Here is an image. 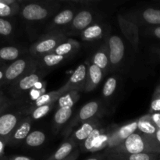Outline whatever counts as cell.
Returning <instances> with one entry per match:
<instances>
[{
	"label": "cell",
	"instance_id": "obj_1",
	"mask_svg": "<svg viewBox=\"0 0 160 160\" xmlns=\"http://www.w3.org/2000/svg\"><path fill=\"white\" fill-rule=\"evenodd\" d=\"M103 152L123 153V154H138V153L160 154V147L151 137H147L138 131H136L129 136L120 145L112 149L104 151Z\"/></svg>",
	"mask_w": 160,
	"mask_h": 160
},
{
	"label": "cell",
	"instance_id": "obj_2",
	"mask_svg": "<svg viewBox=\"0 0 160 160\" xmlns=\"http://www.w3.org/2000/svg\"><path fill=\"white\" fill-rule=\"evenodd\" d=\"M59 7V2H30L21 6L20 14L23 21L27 23L40 24L52 16Z\"/></svg>",
	"mask_w": 160,
	"mask_h": 160
},
{
	"label": "cell",
	"instance_id": "obj_3",
	"mask_svg": "<svg viewBox=\"0 0 160 160\" xmlns=\"http://www.w3.org/2000/svg\"><path fill=\"white\" fill-rule=\"evenodd\" d=\"M38 67V64L35 58L31 56L29 52L23 55L17 60L6 66L2 86L11 85Z\"/></svg>",
	"mask_w": 160,
	"mask_h": 160
},
{
	"label": "cell",
	"instance_id": "obj_4",
	"mask_svg": "<svg viewBox=\"0 0 160 160\" xmlns=\"http://www.w3.org/2000/svg\"><path fill=\"white\" fill-rule=\"evenodd\" d=\"M102 105L99 100H92L82 106L77 115L68 123L62 135L65 139L68 138L74 131L75 128H78L85 122L95 118H102Z\"/></svg>",
	"mask_w": 160,
	"mask_h": 160
},
{
	"label": "cell",
	"instance_id": "obj_5",
	"mask_svg": "<svg viewBox=\"0 0 160 160\" xmlns=\"http://www.w3.org/2000/svg\"><path fill=\"white\" fill-rule=\"evenodd\" d=\"M48 73V70L38 67L33 71L9 85V92L14 99L18 100L25 96L28 92H30L38 83L42 82L43 78Z\"/></svg>",
	"mask_w": 160,
	"mask_h": 160
},
{
	"label": "cell",
	"instance_id": "obj_6",
	"mask_svg": "<svg viewBox=\"0 0 160 160\" xmlns=\"http://www.w3.org/2000/svg\"><path fill=\"white\" fill-rule=\"evenodd\" d=\"M67 38V34L63 33L43 34L30 46L28 52L34 58L38 59L45 55L53 52L56 47Z\"/></svg>",
	"mask_w": 160,
	"mask_h": 160
},
{
	"label": "cell",
	"instance_id": "obj_7",
	"mask_svg": "<svg viewBox=\"0 0 160 160\" xmlns=\"http://www.w3.org/2000/svg\"><path fill=\"white\" fill-rule=\"evenodd\" d=\"M11 104V102H9L0 111V140L6 144H7L12 131L25 117L21 109L17 110L9 109Z\"/></svg>",
	"mask_w": 160,
	"mask_h": 160
},
{
	"label": "cell",
	"instance_id": "obj_8",
	"mask_svg": "<svg viewBox=\"0 0 160 160\" xmlns=\"http://www.w3.org/2000/svg\"><path fill=\"white\" fill-rule=\"evenodd\" d=\"M74 6L65 8L56 13L44 28V34L63 33L67 34L72 20L77 13Z\"/></svg>",
	"mask_w": 160,
	"mask_h": 160
},
{
	"label": "cell",
	"instance_id": "obj_9",
	"mask_svg": "<svg viewBox=\"0 0 160 160\" xmlns=\"http://www.w3.org/2000/svg\"><path fill=\"white\" fill-rule=\"evenodd\" d=\"M98 12L93 9H84L78 11L72 20L67 36L81 35V33L91 25L98 23Z\"/></svg>",
	"mask_w": 160,
	"mask_h": 160
},
{
	"label": "cell",
	"instance_id": "obj_10",
	"mask_svg": "<svg viewBox=\"0 0 160 160\" xmlns=\"http://www.w3.org/2000/svg\"><path fill=\"white\" fill-rule=\"evenodd\" d=\"M88 71V63L80 64L75 69L66 84L57 90L59 95H62L70 91H77L79 92H83L87 82Z\"/></svg>",
	"mask_w": 160,
	"mask_h": 160
},
{
	"label": "cell",
	"instance_id": "obj_11",
	"mask_svg": "<svg viewBox=\"0 0 160 160\" xmlns=\"http://www.w3.org/2000/svg\"><path fill=\"white\" fill-rule=\"evenodd\" d=\"M110 71L118 70L123 63L125 57V44L118 35L112 34L108 37Z\"/></svg>",
	"mask_w": 160,
	"mask_h": 160
},
{
	"label": "cell",
	"instance_id": "obj_12",
	"mask_svg": "<svg viewBox=\"0 0 160 160\" xmlns=\"http://www.w3.org/2000/svg\"><path fill=\"white\" fill-rule=\"evenodd\" d=\"M136 131H138V120H133L123 126L109 129V138L105 151L112 149L120 145Z\"/></svg>",
	"mask_w": 160,
	"mask_h": 160
},
{
	"label": "cell",
	"instance_id": "obj_13",
	"mask_svg": "<svg viewBox=\"0 0 160 160\" xmlns=\"http://www.w3.org/2000/svg\"><path fill=\"white\" fill-rule=\"evenodd\" d=\"M125 17L138 26H146L147 28L160 26V9H158L147 8L131 12Z\"/></svg>",
	"mask_w": 160,
	"mask_h": 160
},
{
	"label": "cell",
	"instance_id": "obj_14",
	"mask_svg": "<svg viewBox=\"0 0 160 160\" xmlns=\"http://www.w3.org/2000/svg\"><path fill=\"white\" fill-rule=\"evenodd\" d=\"M117 20L124 37L128 39L133 48L135 51H138L140 45V31L138 25L121 14L118 15Z\"/></svg>",
	"mask_w": 160,
	"mask_h": 160
},
{
	"label": "cell",
	"instance_id": "obj_15",
	"mask_svg": "<svg viewBox=\"0 0 160 160\" xmlns=\"http://www.w3.org/2000/svg\"><path fill=\"white\" fill-rule=\"evenodd\" d=\"M32 121L33 120H31V117H28V116H25L20 120V122L18 123L17 128L14 129V131H12L6 145L17 147L23 144L28 134L31 132Z\"/></svg>",
	"mask_w": 160,
	"mask_h": 160
},
{
	"label": "cell",
	"instance_id": "obj_16",
	"mask_svg": "<svg viewBox=\"0 0 160 160\" xmlns=\"http://www.w3.org/2000/svg\"><path fill=\"white\" fill-rule=\"evenodd\" d=\"M101 119L95 118L85 122L78 127L75 131H73L69 138H70L79 146L96 128L102 125V121Z\"/></svg>",
	"mask_w": 160,
	"mask_h": 160
},
{
	"label": "cell",
	"instance_id": "obj_17",
	"mask_svg": "<svg viewBox=\"0 0 160 160\" xmlns=\"http://www.w3.org/2000/svg\"><path fill=\"white\" fill-rule=\"evenodd\" d=\"M92 63L99 67L105 74L110 71L108 38H106V42L100 45L99 48L94 53L92 59Z\"/></svg>",
	"mask_w": 160,
	"mask_h": 160
},
{
	"label": "cell",
	"instance_id": "obj_18",
	"mask_svg": "<svg viewBox=\"0 0 160 160\" xmlns=\"http://www.w3.org/2000/svg\"><path fill=\"white\" fill-rule=\"evenodd\" d=\"M107 31L106 24L98 22L89 26L81 33V40L87 42H97L103 38Z\"/></svg>",
	"mask_w": 160,
	"mask_h": 160
},
{
	"label": "cell",
	"instance_id": "obj_19",
	"mask_svg": "<svg viewBox=\"0 0 160 160\" xmlns=\"http://www.w3.org/2000/svg\"><path fill=\"white\" fill-rule=\"evenodd\" d=\"M87 63L88 66V78L85 87H84V89L83 92H91L93 90H95L97 88V86L101 83L105 73L97 66L94 65L92 63H89V62H87Z\"/></svg>",
	"mask_w": 160,
	"mask_h": 160
},
{
	"label": "cell",
	"instance_id": "obj_20",
	"mask_svg": "<svg viewBox=\"0 0 160 160\" xmlns=\"http://www.w3.org/2000/svg\"><path fill=\"white\" fill-rule=\"evenodd\" d=\"M26 51L23 48L16 45H9L0 48V66H5L8 62H12L23 55Z\"/></svg>",
	"mask_w": 160,
	"mask_h": 160
},
{
	"label": "cell",
	"instance_id": "obj_21",
	"mask_svg": "<svg viewBox=\"0 0 160 160\" xmlns=\"http://www.w3.org/2000/svg\"><path fill=\"white\" fill-rule=\"evenodd\" d=\"M78 148V145L70 138L65 139L60 146L46 160H64L71 156L73 152Z\"/></svg>",
	"mask_w": 160,
	"mask_h": 160
},
{
	"label": "cell",
	"instance_id": "obj_22",
	"mask_svg": "<svg viewBox=\"0 0 160 160\" xmlns=\"http://www.w3.org/2000/svg\"><path fill=\"white\" fill-rule=\"evenodd\" d=\"M60 96L61 95H59L58 91H53V92H48V93H44L43 95H41L39 98H38L34 101L29 102L28 106L26 107L21 108V109L23 113H24V112H28V111L39 107V106L52 104V103H56Z\"/></svg>",
	"mask_w": 160,
	"mask_h": 160
},
{
	"label": "cell",
	"instance_id": "obj_23",
	"mask_svg": "<svg viewBox=\"0 0 160 160\" xmlns=\"http://www.w3.org/2000/svg\"><path fill=\"white\" fill-rule=\"evenodd\" d=\"M106 160H158L160 154L156 153H138V154H123V153H106Z\"/></svg>",
	"mask_w": 160,
	"mask_h": 160
},
{
	"label": "cell",
	"instance_id": "obj_24",
	"mask_svg": "<svg viewBox=\"0 0 160 160\" xmlns=\"http://www.w3.org/2000/svg\"><path fill=\"white\" fill-rule=\"evenodd\" d=\"M80 47L81 45L78 41L67 38L56 47V49L53 51V53L69 58L78 52V50L80 49Z\"/></svg>",
	"mask_w": 160,
	"mask_h": 160
},
{
	"label": "cell",
	"instance_id": "obj_25",
	"mask_svg": "<svg viewBox=\"0 0 160 160\" xmlns=\"http://www.w3.org/2000/svg\"><path fill=\"white\" fill-rule=\"evenodd\" d=\"M73 114V108H59L56 109L53 117L52 129L57 134L70 120Z\"/></svg>",
	"mask_w": 160,
	"mask_h": 160
},
{
	"label": "cell",
	"instance_id": "obj_26",
	"mask_svg": "<svg viewBox=\"0 0 160 160\" xmlns=\"http://www.w3.org/2000/svg\"><path fill=\"white\" fill-rule=\"evenodd\" d=\"M67 59H68V58L52 52L36 59H37L38 64V67L40 68L49 71V69L55 68L58 65L63 62Z\"/></svg>",
	"mask_w": 160,
	"mask_h": 160
},
{
	"label": "cell",
	"instance_id": "obj_27",
	"mask_svg": "<svg viewBox=\"0 0 160 160\" xmlns=\"http://www.w3.org/2000/svg\"><path fill=\"white\" fill-rule=\"evenodd\" d=\"M106 128L103 127V125H101L98 128L95 130L88 137L87 139L84 141L81 145L78 146L80 152H93L95 149V146L96 145V142L98 141V138L104 133Z\"/></svg>",
	"mask_w": 160,
	"mask_h": 160
},
{
	"label": "cell",
	"instance_id": "obj_28",
	"mask_svg": "<svg viewBox=\"0 0 160 160\" xmlns=\"http://www.w3.org/2000/svg\"><path fill=\"white\" fill-rule=\"evenodd\" d=\"M158 130L159 128L153 123L149 113L138 119V131L143 135L147 137H153Z\"/></svg>",
	"mask_w": 160,
	"mask_h": 160
},
{
	"label": "cell",
	"instance_id": "obj_29",
	"mask_svg": "<svg viewBox=\"0 0 160 160\" xmlns=\"http://www.w3.org/2000/svg\"><path fill=\"white\" fill-rule=\"evenodd\" d=\"M81 98V92L70 91L61 95L57 100L56 109L59 108H73L77 102Z\"/></svg>",
	"mask_w": 160,
	"mask_h": 160
},
{
	"label": "cell",
	"instance_id": "obj_30",
	"mask_svg": "<svg viewBox=\"0 0 160 160\" xmlns=\"http://www.w3.org/2000/svg\"><path fill=\"white\" fill-rule=\"evenodd\" d=\"M46 140L45 133L42 131H33L28 134L23 145L28 148H38L45 144Z\"/></svg>",
	"mask_w": 160,
	"mask_h": 160
},
{
	"label": "cell",
	"instance_id": "obj_31",
	"mask_svg": "<svg viewBox=\"0 0 160 160\" xmlns=\"http://www.w3.org/2000/svg\"><path fill=\"white\" fill-rule=\"evenodd\" d=\"M119 80L116 76H110L106 80L102 88V97L105 100H109L115 95L118 88Z\"/></svg>",
	"mask_w": 160,
	"mask_h": 160
},
{
	"label": "cell",
	"instance_id": "obj_32",
	"mask_svg": "<svg viewBox=\"0 0 160 160\" xmlns=\"http://www.w3.org/2000/svg\"><path fill=\"white\" fill-rule=\"evenodd\" d=\"M56 106V103H52V104L45 105V106H39L34 109L24 112V116H28L31 117L32 120H38L45 117L53 108Z\"/></svg>",
	"mask_w": 160,
	"mask_h": 160
},
{
	"label": "cell",
	"instance_id": "obj_33",
	"mask_svg": "<svg viewBox=\"0 0 160 160\" xmlns=\"http://www.w3.org/2000/svg\"><path fill=\"white\" fill-rule=\"evenodd\" d=\"M22 1H19L18 3L12 6H5L0 8V18H8L17 15L20 12Z\"/></svg>",
	"mask_w": 160,
	"mask_h": 160
},
{
	"label": "cell",
	"instance_id": "obj_34",
	"mask_svg": "<svg viewBox=\"0 0 160 160\" xmlns=\"http://www.w3.org/2000/svg\"><path fill=\"white\" fill-rule=\"evenodd\" d=\"M14 32V25L6 18H0V36L9 37Z\"/></svg>",
	"mask_w": 160,
	"mask_h": 160
},
{
	"label": "cell",
	"instance_id": "obj_35",
	"mask_svg": "<svg viewBox=\"0 0 160 160\" xmlns=\"http://www.w3.org/2000/svg\"><path fill=\"white\" fill-rule=\"evenodd\" d=\"M64 2L67 4L70 3L72 6L77 5L78 6H81L85 9H93V7L100 3V1H97V0H70V1Z\"/></svg>",
	"mask_w": 160,
	"mask_h": 160
},
{
	"label": "cell",
	"instance_id": "obj_36",
	"mask_svg": "<svg viewBox=\"0 0 160 160\" xmlns=\"http://www.w3.org/2000/svg\"><path fill=\"white\" fill-rule=\"evenodd\" d=\"M160 112V86L156 88V92L153 95L149 113H154V112Z\"/></svg>",
	"mask_w": 160,
	"mask_h": 160
},
{
	"label": "cell",
	"instance_id": "obj_37",
	"mask_svg": "<svg viewBox=\"0 0 160 160\" xmlns=\"http://www.w3.org/2000/svg\"><path fill=\"white\" fill-rule=\"evenodd\" d=\"M145 34L160 40V26L146 28V29H145Z\"/></svg>",
	"mask_w": 160,
	"mask_h": 160
},
{
	"label": "cell",
	"instance_id": "obj_38",
	"mask_svg": "<svg viewBox=\"0 0 160 160\" xmlns=\"http://www.w3.org/2000/svg\"><path fill=\"white\" fill-rule=\"evenodd\" d=\"M152 120L156 124L159 129H160V112H154V113H149Z\"/></svg>",
	"mask_w": 160,
	"mask_h": 160
},
{
	"label": "cell",
	"instance_id": "obj_39",
	"mask_svg": "<svg viewBox=\"0 0 160 160\" xmlns=\"http://www.w3.org/2000/svg\"><path fill=\"white\" fill-rule=\"evenodd\" d=\"M84 160H106V156H105L104 152L102 153H96L92 156H89V157L86 158Z\"/></svg>",
	"mask_w": 160,
	"mask_h": 160
},
{
	"label": "cell",
	"instance_id": "obj_40",
	"mask_svg": "<svg viewBox=\"0 0 160 160\" xmlns=\"http://www.w3.org/2000/svg\"><path fill=\"white\" fill-rule=\"evenodd\" d=\"M9 102L10 101L8 99L7 97H6V95L3 94V92H2L1 93H0V111H1L2 109L5 106H6Z\"/></svg>",
	"mask_w": 160,
	"mask_h": 160
},
{
	"label": "cell",
	"instance_id": "obj_41",
	"mask_svg": "<svg viewBox=\"0 0 160 160\" xmlns=\"http://www.w3.org/2000/svg\"><path fill=\"white\" fill-rule=\"evenodd\" d=\"M8 160H34L32 158L26 156H19V155H12L7 156Z\"/></svg>",
	"mask_w": 160,
	"mask_h": 160
},
{
	"label": "cell",
	"instance_id": "obj_42",
	"mask_svg": "<svg viewBox=\"0 0 160 160\" xmlns=\"http://www.w3.org/2000/svg\"><path fill=\"white\" fill-rule=\"evenodd\" d=\"M6 66H0V87H2V83L5 78V71Z\"/></svg>",
	"mask_w": 160,
	"mask_h": 160
},
{
	"label": "cell",
	"instance_id": "obj_43",
	"mask_svg": "<svg viewBox=\"0 0 160 160\" xmlns=\"http://www.w3.org/2000/svg\"><path fill=\"white\" fill-rule=\"evenodd\" d=\"M80 153H81V152H80L79 148H78V149H76L74 152H73V154H72L71 156H69L67 159H66L64 160H77L78 159V157H79Z\"/></svg>",
	"mask_w": 160,
	"mask_h": 160
},
{
	"label": "cell",
	"instance_id": "obj_44",
	"mask_svg": "<svg viewBox=\"0 0 160 160\" xmlns=\"http://www.w3.org/2000/svg\"><path fill=\"white\" fill-rule=\"evenodd\" d=\"M154 140V142L157 144L160 147V129L158 130V131L156 132V134H155V136L153 137H151Z\"/></svg>",
	"mask_w": 160,
	"mask_h": 160
},
{
	"label": "cell",
	"instance_id": "obj_45",
	"mask_svg": "<svg viewBox=\"0 0 160 160\" xmlns=\"http://www.w3.org/2000/svg\"><path fill=\"white\" fill-rule=\"evenodd\" d=\"M6 144L3 141L0 140V158L5 156L4 148H5V146H6Z\"/></svg>",
	"mask_w": 160,
	"mask_h": 160
},
{
	"label": "cell",
	"instance_id": "obj_46",
	"mask_svg": "<svg viewBox=\"0 0 160 160\" xmlns=\"http://www.w3.org/2000/svg\"><path fill=\"white\" fill-rule=\"evenodd\" d=\"M0 160H8V159H7V156H3V157L0 158Z\"/></svg>",
	"mask_w": 160,
	"mask_h": 160
},
{
	"label": "cell",
	"instance_id": "obj_47",
	"mask_svg": "<svg viewBox=\"0 0 160 160\" xmlns=\"http://www.w3.org/2000/svg\"><path fill=\"white\" fill-rule=\"evenodd\" d=\"M156 52L160 56V49H156Z\"/></svg>",
	"mask_w": 160,
	"mask_h": 160
},
{
	"label": "cell",
	"instance_id": "obj_48",
	"mask_svg": "<svg viewBox=\"0 0 160 160\" xmlns=\"http://www.w3.org/2000/svg\"><path fill=\"white\" fill-rule=\"evenodd\" d=\"M2 92V91H1V87H0V93H1Z\"/></svg>",
	"mask_w": 160,
	"mask_h": 160
},
{
	"label": "cell",
	"instance_id": "obj_49",
	"mask_svg": "<svg viewBox=\"0 0 160 160\" xmlns=\"http://www.w3.org/2000/svg\"><path fill=\"white\" fill-rule=\"evenodd\" d=\"M158 160H160V159H158Z\"/></svg>",
	"mask_w": 160,
	"mask_h": 160
}]
</instances>
